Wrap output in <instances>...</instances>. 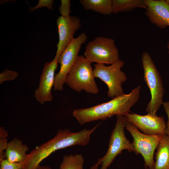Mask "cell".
Here are the masks:
<instances>
[{
  "label": "cell",
  "mask_w": 169,
  "mask_h": 169,
  "mask_svg": "<svg viewBox=\"0 0 169 169\" xmlns=\"http://www.w3.org/2000/svg\"><path fill=\"white\" fill-rule=\"evenodd\" d=\"M125 62L120 59L106 66L104 64H96L94 65L95 77L100 79L105 83L108 87V97L114 98L124 94L122 84L127 78L125 73L121 70Z\"/></svg>",
  "instance_id": "obj_6"
},
{
  "label": "cell",
  "mask_w": 169,
  "mask_h": 169,
  "mask_svg": "<svg viewBox=\"0 0 169 169\" xmlns=\"http://www.w3.org/2000/svg\"><path fill=\"white\" fill-rule=\"evenodd\" d=\"M100 164V163L98 160L97 162L92 166L90 169H98V166Z\"/></svg>",
  "instance_id": "obj_25"
},
{
  "label": "cell",
  "mask_w": 169,
  "mask_h": 169,
  "mask_svg": "<svg viewBox=\"0 0 169 169\" xmlns=\"http://www.w3.org/2000/svg\"><path fill=\"white\" fill-rule=\"evenodd\" d=\"M8 133L3 127L0 128V161L6 159L5 152L8 143L7 137Z\"/></svg>",
  "instance_id": "obj_19"
},
{
  "label": "cell",
  "mask_w": 169,
  "mask_h": 169,
  "mask_svg": "<svg viewBox=\"0 0 169 169\" xmlns=\"http://www.w3.org/2000/svg\"><path fill=\"white\" fill-rule=\"evenodd\" d=\"M91 64L84 56H79L66 76L65 83L79 93L84 90L89 93L97 94L99 89Z\"/></svg>",
  "instance_id": "obj_4"
},
{
  "label": "cell",
  "mask_w": 169,
  "mask_h": 169,
  "mask_svg": "<svg viewBox=\"0 0 169 169\" xmlns=\"http://www.w3.org/2000/svg\"><path fill=\"white\" fill-rule=\"evenodd\" d=\"M149 21L161 29L169 26V5L165 0H144Z\"/></svg>",
  "instance_id": "obj_13"
},
{
  "label": "cell",
  "mask_w": 169,
  "mask_h": 169,
  "mask_svg": "<svg viewBox=\"0 0 169 169\" xmlns=\"http://www.w3.org/2000/svg\"><path fill=\"white\" fill-rule=\"evenodd\" d=\"M167 2L168 3L169 5V0H166Z\"/></svg>",
  "instance_id": "obj_28"
},
{
  "label": "cell",
  "mask_w": 169,
  "mask_h": 169,
  "mask_svg": "<svg viewBox=\"0 0 169 169\" xmlns=\"http://www.w3.org/2000/svg\"><path fill=\"white\" fill-rule=\"evenodd\" d=\"M124 116L127 121L133 124L144 134L154 136L165 134L166 123L162 116L148 113L141 115L130 112Z\"/></svg>",
  "instance_id": "obj_10"
},
{
  "label": "cell",
  "mask_w": 169,
  "mask_h": 169,
  "mask_svg": "<svg viewBox=\"0 0 169 169\" xmlns=\"http://www.w3.org/2000/svg\"><path fill=\"white\" fill-rule=\"evenodd\" d=\"M156 149L154 169H169V136H163Z\"/></svg>",
  "instance_id": "obj_15"
},
{
  "label": "cell",
  "mask_w": 169,
  "mask_h": 169,
  "mask_svg": "<svg viewBox=\"0 0 169 169\" xmlns=\"http://www.w3.org/2000/svg\"><path fill=\"white\" fill-rule=\"evenodd\" d=\"M144 79L148 87L151 99L146 111L152 115H156L163 102L165 90L160 74L149 53L144 51L142 55Z\"/></svg>",
  "instance_id": "obj_3"
},
{
  "label": "cell",
  "mask_w": 169,
  "mask_h": 169,
  "mask_svg": "<svg viewBox=\"0 0 169 169\" xmlns=\"http://www.w3.org/2000/svg\"><path fill=\"white\" fill-rule=\"evenodd\" d=\"M28 147L19 139L15 138L8 143L5 151L6 159L12 162L23 163L27 156Z\"/></svg>",
  "instance_id": "obj_14"
},
{
  "label": "cell",
  "mask_w": 169,
  "mask_h": 169,
  "mask_svg": "<svg viewBox=\"0 0 169 169\" xmlns=\"http://www.w3.org/2000/svg\"><path fill=\"white\" fill-rule=\"evenodd\" d=\"M58 63L57 61L52 60L44 65L38 86L34 95L36 100L41 105L53 100L51 90L54 85L55 72L58 67Z\"/></svg>",
  "instance_id": "obj_12"
},
{
  "label": "cell",
  "mask_w": 169,
  "mask_h": 169,
  "mask_svg": "<svg viewBox=\"0 0 169 169\" xmlns=\"http://www.w3.org/2000/svg\"><path fill=\"white\" fill-rule=\"evenodd\" d=\"M59 34L56 55L54 59L58 61L61 54L74 38L75 33L81 26L79 18L76 16H70L64 18L61 16L56 20Z\"/></svg>",
  "instance_id": "obj_11"
},
{
  "label": "cell",
  "mask_w": 169,
  "mask_h": 169,
  "mask_svg": "<svg viewBox=\"0 0 169 169\" xmlns=\"http://www.w3.org/2000/svg\"><path fill=\"white\" fill-rule=\"evenodd\" d=\"M125 128L133 137L131 144L136 155L140 154L144 161L146 169H154V152L163 135H149L141 132L133 124L127 121Z\"/></svg>",
  "instance_id": "obj_8"
},
{
  "label": "cell",
  "mask_w": 169,
  "mask_h": 169,
  "mask_svg": "<svg viewBox=\"0 0 169 169\" xmlns=\"http://www.w3.org/2000/svg\"><path fill=\"white\" fill-rule=\"evenodd\" d=\"M0 169H22L23 163L12 162L7 159L0 161Z\"/></svg>",
  "instance_id": "obj_23"
},
{
  "label": "cell",
  "mask_w": 169,
  "mask_h": 169,
  "mask_svg": "<svg viewBox=\"0 0 169 169\" xmlns=\"http://www.w3.org/2000/svg\"><path fill=\"white\" fill-rule=\"evenodd\" d=\"M84 56L91 63L111 64L120 59L114 40L102 36L88 42Z\"/></svg>",
  "instance_id": "obj_7"
},
{
  "label": "cell",
  "mask_w": 169,
  "mask_h": 169,
  "mask_svg": "<svg viewBox=\"0 0 169 169\" xmlns=\"http://www.w3.org/2000/svg\"><path fill=\"white\" fill-rule=\"evenodd\" d=\"M36 169H51V168L47 165L41 166L39 165Z\"/></svg>",
  "instance_id": "obj_26"
},
{
  "label": "cell",
  "mask_w": 169,
  "mask_h": 169,
  "mask_svg": "<svg viewBox=\"0 0 169 169\" xmlns=\"http://www.w3.org/2000/svg\"><path fill=\"white\" fill-rule=\"evenodd\" d=\"M79 2L86 10L105 15L112 13V0H80Z\"/></svg>",
  "instance_id": "obj_16"
},
{
  "label": "cell",
  "mask_w": 169,
  "mask_h": 169,
  "mask_svg": "<svg viewBox=\"0 0 169 169\" xmlns=\"http://www.w3.org/2000/svg\"><path fill=\"white\" fill-rule=\"evenodd\" d=\"M17 72L7 69L3 70L0 74V84L6 81L14 80L19 76Z\"/></svg>",
  "instance_id": "obj_20"
},
{
  "label": "cell",
  "mask_w": 169,
  "mask_h": 169,
  "mask_svg": "<svg viewBox=\"0 0 169 169\" xmlns=\"http://www.w3.org/2000/svg\"><path fill=\"white\" fill-rule=\"evenodd\" d=\"M167 49L168 50V53L169 54V41L168 43V45H167Z\"/></svg>",
  "instance_id": "obj_27"
},
{
  "label": "cell",
  "mask_w": 169,
  "mask_h": 169,
  "mask_svg": "<svg viewBox=\"0 0 169 169\" xmlns=\"http://www.w3.org/2000/svg\"><path fill=\"white\" fill-rule=\"evenodd\" d=\"M87 39L86 33L82 32L73 39L61 54L57 61L60 67L59 72L55 75L54 90H63L66 76L77 60L82 45Z\"/></svg>",
  "instance_id": "obj_9"
},
{
  "label": "cell",
  "mask_w": 169,
  "mask_h": 169,
  "mask_svg": "<svg viewBox=\"0 0 169 169\" xmlns=\"http://www.w3.org/2000/svg\"><path fill=\"white\" fill-rule=\"evenodd\" d=\"M162 105L168 118V120L166 123V127L165 130V134L169 136V101L163 102Z\"/></svg>",
  "instance_id": "obj_24"
},
{
  "label": "cell",
  "mask_w": 169,
  "mask_h": 169,
  "mask_svg": "<svg viewBox=\"0 0 169 169\" xmlns=\"http://www.w3.org/2000/svg\"><path fill=\"white\" fill-rule=\"evenodd\" d=\"M61 4L59 10L61 16L64 18L69 17L70 12V1L69 0H61Z\"/></svg>",
  "instance_id": "obj_22"
},
{
  "label": "cell",
  "mask_w": 169,
  "mask_h": 169,
  "mask_svg": "<svg viewBox=\"0 0 169 169\" xmlns=\"http://www.w3.org/2000/svg\"><path fill=\"white\" fill-rule=\"evenodd\" d=\"M53 0H39L37 5L34 7H29V10L30 12L44 7L47 8L49 10L53 9V4L54 3Z\"/></svg>",
  "instance_id": "obj_21"
},
{
  "label": "cell",
  "mask_w": 169,
  "mask_h": 169,
  "mask_svg": "<svg viewBox=\"0 0 169 169\" xmlns=\"http://www.w3.org/2000/svg\"><path fill=\"white\" fill-rule=\"evenodd\" d=\"M100 124L91 129L84 128L75 132L67 129L59 130L53 138L36 146L28 154L22 169H36L43 160L57 150L75 146H86L91 135Z\"/></svg>",
  "instance_id": "obj_1"
},
{
  "label": "cell",
  "mask_w": 169,
  "mask_h": 169,
  "mask_svg": "<svg viewBox=\"0 0 169 169\" xmlns=\"http://www.w3.org/2000/svg\"><path fill=\"white\" fill-rule=\"evenodd\" d=\"M115 126L111 134L109 146L105 155L98 160L101 165L100 169H107L116 157L126 150L129 152H134V149L131 143L125 136L124 129L127 120L123 116H117Z\"/></svg>",
  "instance_id": "obj_5"
},
{
  "label": "cell",
  "mask_w": 169,
  "mask_h": 169,
  "mask_svg": "<svg viewBox=\"0 0 169 169\" xmlns=\"http://www.w3.org/2000/svg\"><path fill=\"white\" fill-rule=\"evenodd\" d=\"M112 13L128 12L137 8L146 9L144 0H112Z\"/></svg>",
  "instance_id": "obj_17"
},
{
  "label": "cell",
  "mask_w": 169,
  "mask_h": 169,
  "mask_svg": "<svg viewBox=\"0 0 169 169\" xmlns=\"http://www.w3.org/2000/svg\"><path fill=\"white\" fill-rule=\"evenodd\" d=\"M141 86L128 94H124L110 100L91 107L74 110L73 115L81 125L94 121L105 120L116 115L125 116L138 101Z\"/></svg>",
  "instance_id": "obj_2"
},
{
  "label": "cell",
  "mask_w": 169,
  "mask_h": 169,
  "mask_svg": "<svg viewBox=\"0 0 169 169\" xmlns=\"http://www.w3.org/2000/svg\"><path fill=\"white\" fill-rule=\"evenodd\" d=\"M84 161L81 154L66 155L63 157L59 169H83Z\"/></svg>",
  "instance_id": "obj_18"
}]
</instances>
